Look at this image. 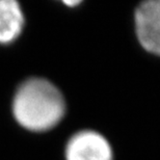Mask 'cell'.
<instances>
[{"label":"cell","mask_w":160,"mask_h":160,"mask_svg":"<svg viewBox=\"0 0 160 160\" xmlns=\"http://www.w3.org/2000/svg\"><path fill=\"white\" fill-rule=\"evenodd\" d=\"M63 3L67 5H69V6H75V5H78L80 3V1H65Z\"/></svg>","instance_id":"5b68a950"},{"label":"cell","mask_w":160,"mask_h":160,"mask_svg":"<svg viewBox=\"0 0 160 160\" xmlns=\"http://www.w3.org/2000/svg\"><path fill=\"white\" fill-rule=\"evenodd\" d=\"M12 114L19 126L30 132H46L66 114V100L55 84L43 77H30L17 86Z\"/></svg>","instance_id":"6da1fadb"},{"label":"cell","mask_w":160,"mask_h":160,"mask_svg":"<svg viewBox=\"0 0 160 160\" xmlns=\"http://www.w3.org/2000/svg\"><path fill=\"white\" fill-rule=\"evenodd\" d=\"M66 160H112V149L102 134L82 130L73 134L66 145Z\"/></svg>","instance_id":"7a4b0ae2"},{"label":"cell","mask_w":160,"mask_h":160,"mask_svg":"<svg viewBox=\"0 0 160 160\" xmlns=\"http://www.w3.org/2000/svg\"><path fill=\"white\" fill-rule=\"evenodd\" d=\"M25 26V15L16 0H0V45L18 40Z\"/></svg>","instance_id":"277c9868"},{"label":"cell","mask_w":160,"mask_h":160,"mask_svg":"<svg viewBox=\"0 0 160 160\" xmlns=\"http://www.w3.org/2000/svg\"><path fill=\"white\" fill-rule=\"evenodd\" d=\"M138 42L148 52L160 56V0H148L137 6L134 14Z\"/></svg>","instance_id":"3957f363"}]
</instances>
